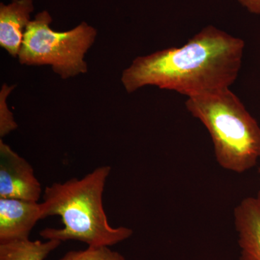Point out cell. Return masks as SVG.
Returning <instances> with one entry per match:
<instances>
[{
    "mask_svg": "<svg viewBox=\"0 0 260 260\" xmlns=\"http://www.w3.org/2000/svg\"><path fill=\"white\" fill-rule=\"evenodd\" d=\"M244 47L242 39L209 25L181 47L135 58L121 82L129 93L146 85L187 98L225 90L239 76Z\"/></svg>",
    "mask_w": 260,
    "mask_h": 260,
    "instance_id": "6da1fadb",
    "label": "cell"
},
{
    "mask_svg": "<svg viewBox=\"0 0 260 260\" xmlns=\"http://www.w3.org/2000/svg\"><path fill=\"white\" fill-rule=\"evenodd\" d=\"M111 171L112 167L103 166L82 179L47 186L41 203L42 219L59 215L64 227L47 228L41 231V237L61 242L80 241L94 247H109L131 237V229L112 227L104 212L103 193Z\"/></svg>",
    "mask_w": 260,
    "mask_h": 260,
    "instance_id": "7a4b0ae2",
    "label": "cell"
},
{
    "mask_svg": "<svg viewBox=\"0 0 260 260\" xmlns=\"http://www.w3.org/2000/svg\"><path fill=\"white\" fill-rule=\"evenodd\" d=\"M191 116L205 126L220 167L242 174L260 160V126L230 89L187 98Z\"/></svg>",
    "mask_w": 260,
    "mask_h": 260,
    "instance_id": "3957f363",
    "label": "cell"
},
{
    "mask_svg": "<svg viewBox=\"0 0 260 260\" xmlns=\"http://www.w3.org/2000/svg\"><path fill=\"white\" fill-rule=\"evenodd\" d=\"M51 21L49 13L43 11L28 23L18 54L20 64L51 65L63 79L86 73L84 56L96 30L83 22L69 31L56 32L50 28Z\"/></svg>",
    "mask_w": 260,
    "mask_h": 260,
    "instance_id": "277c9868",
    "label": "cell"
},
{
    "mask_svg": "<svg viewBox=\"0 0 260 260\" xmlns=\"http://www.w3.org/2000/svg\"><path fill=\"white\" fill-rule=\"evenodd\" d=\"M42 191L30 164L0 140V198L38 202Z\"/></svg>",
    "mask_w": 260,
    "mask_h": 260,
    "instance_id": "5b68a950",
    "label": "cell"
},
{
    "mask_svg": "<svg viewBox=\"0 0 260 260\" xmlns=\"http://www.w3.org/2000/svg\"><path fill=\"white\" fill-rule=\"evenodd\" d=\"M42 219L41 203L0 198V244L28 239L32 229Z\"/></svg>",
    "mask_w": 260,
    "mask_h": 260,
    "instance_id": "8992f818",
    "label": "cell"
},
{
    "mask_svg": "<svg viewBox=\"0 0 260 260\" xmlns=\"http://www.w3.org/2000/svg\"><path fill=\"white\" fill-rule=\"evenodd\" d=\"M240 260H260V206L255 198H244L234 208Z\"/></svg>",
    "mask_w": 260,
    "mask_h": 260,
    "instance_id": "52a82bcc",
    "label": "cell"
},
{
    "mask_svg": "<svg viewBox=\"0 0 260 260\" xmlns=\"http://www.w3.org/2000/svg\"><path fill=\"white\" fill-rule=\"evenodd\" d=\"M34 8L32 0H13L11 4L0 5V46L13 57L18 56Z\"/></svg>",
    "mask_w": 260,
    "mask_h": 260,
    "instance_id": "ba28073f",
    "label": "cell"
},
{
    "mask_svg": "<svg viewBox=\"0 0 260 260\" xmlns=\"http://www.w3.org/2000/svg\"><path fill=\"white\" fill-rule=\"evenodd\" d=\"M57 240L28 239L0 244V260H45L61 244Z\"/></svg>",
    "mask_w": 260,
    "mask_h": 260,
    "instance_id": "9c48e42d",
    "label": "cell"
},
{
    "mask_svg": "<svg viewBox=\"0 0 260 260\" xmlns=\"http://www.w3.org/2000/svg\"><path fill=\"white\" fill-rule=\"evenodd\" d=\"M59 260H125V258L109 246H88L85 250L70 251Z\"/></svg>",
    "mask_w": 260,
    "mask_h": 260,
    "instance_id": "30bf717a",
    "label": "cell"
},
{
    "mask_svg": "<svg viewBox=\"0 0 260 260\" xmlns=\"http://www.w3.org/2000/svg\"><path fill=\"white\" fill-rule=\"evenodd\" d=\"M13 88H14V86L9 88L5 85L1 91V99H0V136L1 138L9 134L10 132L18 127L14 118H13V114L10 112L8 106H7L6 102H5L7 95Z\"/></svg>",
    "mask_w": 260,
    "mask_h": 260,
    "instance_id": "8fae6325",
    "label": "cell"
},
{
    "mask_svg": "<svg viewBox=\"0 0 260 260\" xmlns=\"http://www.w3.org/2000/svg\"><path fill=\"white\" fill-rule=\"evenodd\" d=\"M238 2L251 13L260 15V0H238Z\"/></svg>",
    "mask_w": 260,
    "mask_h": 260,
    "instance_id": "7c38bea8",
    "label": "cell"
},
{
    "mask_svg": "<svg viewBox=\"0 0 260 260\" xmlns=\"http://www.w3.org/2000/svg\"><path fill=\"white\" fill-rule=\"evenodd\" d=\"M260 161V160H259ZM259 190H258L257 194H256V196L255 197L256 201H257L258 204L260 206V167L259 169Z\"/></svg>",
    "mask_w": 260,
    "mask_h": 260,
    "instance_id": "4fadbf2b",
    "label": "cell"
}]
</instances>
